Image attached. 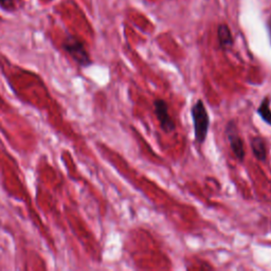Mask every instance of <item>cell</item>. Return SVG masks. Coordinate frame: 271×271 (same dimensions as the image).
<instances>
[{"label":"cell","mask_w":271,"mask_h":271,"mask_svg":"<svg viewBox=\"0 0 271 271\" xmlns=\"http://www.w3.org/2000/svg\"><path fill=\"white\" fill-rule=\"evenodd\" d=\"M250 146L252 149L253 156L260 162L266 161L267 159V144L264 138L260 136H253L250 138Z\"/></svg>","instance_id":"5"},{"label":"cell","mask_w":271,"mask_h":271,"mask_svg":"<svg viewBox=\"0 0 271 271\" xmlns=\"http://www.w3.org/2000/svg\"><path fill=\"white\" fill-rule=\"evenodd\" d=\"M257 115L262 118L263 121L271 126V108H270V99L265 97L256 110Z\"/></svg>","instance_id":"7"},{"label":"cell","mask_w":271,"mask_h":271,"mask_svg":"<svg viewBox=\"0 0 271 271\" xmlns=\"http://www.w3.org/2000/svg\"><path fill=\"white\" fill-rule=\"evenodd\" d=\"M64 51L73 59V62L82 68H87L93 65V59L90 57L87 49L82 41L75 36L68 35L62 45Z\"/></svg>","instance_id":"2"},{"label":"cell","mask_w":271,"mask_h":271,"mask_svg":"<svg viewBox=\"0 0 271 271\" xmlns=\"http://www.w3.org/2000/svg\"><path fill=\"white\" fill-rule=\"evenodd\" d=\"M217 39L219 47L224 51H228L229 49L233 47V36L230 28L226 24H220L217 27Z\"/></svg>","instance_id":"6"},{"label":"cell","mask_w":271,"mask_h":271,"mask_svg":"<svg viewBox=\"0 0 271 271\" xmlns=\"http://www.w3.org/2000/svg\"><path fill=\"white\" fill-rule=\"evenodd\" d=\"M191 117L193 120L196 142L198 144H203L207 139L210 126L209 114L203 100H197L192 108H191Z\"/></svg>","instance_id":"1"},{"label":"cell","mask_w":271,"mask_h":271,"mask_svg":"<svg viewBox=\"0 0 271 271\" xmlns=\"http://www.w3.org/2000/svg\"><path fill=\"white\" fill-rule=\"evenodd\" d=\"M267 30H268V34H269V38L271 42V14L269 15L268 19H267Z\"/></svg>","instance_id":"8"},{"label":"cell","mask_w":271,"mask_h":271,"mask_svg":"<svg viewBox=\"0 0 271 271\" xmlns=\"http://www.w3.org/2000/svg\"><path fill=\"white\" fill-rule=\"evenodd\" d=\"M225 135L227 137V140L229 141L230 147L232 149L234 156L239 162H243L246 156L245 144L243 139L240 138L238 127L234 120H230V121L226 124Z\"/></svg>","instance_id":"3"},{"label":"cell","mask_w":271,"mask_h":271,"mask_svg":"<svg viewBox=\"0 0 271 271\" xmlns=\"http://www.w3.org/2000/svg\"><path fill=\"white\" fill-rule=\"evenodd\" d=\"M154 110L162 130L166 134L173 133L176 129L175 121L168 113V105L163 99H157L154 101Z\"/></svg>","instance_id":"4"}]
</instances>
